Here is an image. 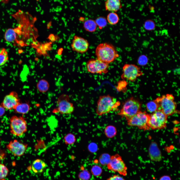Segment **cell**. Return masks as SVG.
<instances>
[{
  "mask_svg": "<svg viewBox=\"0 0 180 180\" xmlns=\"http://www.w3.org/2000/svg\"><path fill=\"white\" fill-rule=\"evenodd\" d=\"M95 53L96 58L108 64L119 56L115 47L107 43L99 44L96 48Z\"/></svg>",
  "mask_w": 180,
  "mask_h": 180,
  "instance_id": "cell-1",
  "label": "cell"
},
{
  "mask_svg": "<svg viewBox=\"0 0 180 180\" xmlns=\"http://www.w3.org/2000/svg\"><path fill=\"white\" fill-rule=\"evenodd\" d=\"M120 103L114 97L109 95L100 96L97 102L96 114L100 116L116 111Z\"/></svg>",
  "mask_w": 180,
  "mask_h": 180,
  "instance_id": "cell-2",
  "label": "cell"
},
{
  "mask_svg": "<svg viewBox=\"0 0 180 180\" xmlns=\"http://www.w3.org/2000/svg\"><path fill=\"white\" fill-rule=\"evenodd\" d=\"M155 100L158 105V110H161L168 116L178 112L176 109V104L172 94L164 95L157 98Z\"/></svg>",
  "mask_w": 180,
  "mask_h": 180,
  "instance_id": "cell-3",
  "label": "cell"
},
{
  "mask_svg": "<svg viewBox=\"0 0 180 180\" xmlns=\"http://www.w3.org/2000/svg\"><path fill=\"white\" fill-rule=\"evenodd\" d=\"M140 102L135 99L131 98L124 102L118 114L124 117L127 120L140 111Z\"/></svg>",
  "mask_w": 180,
  "mask_h": 180,
  "instance_id": "cell-4",
  "label": "cell"
},
{
  "mask_svg": "<svg viewBox=\"0 0 180 180\" xmlns=\"http://www.w3.org/2000/svg\"><path fill=\"white\" fill-rule=\"evenodd\" d=\"M10 133L17 136H22L27 130L26 121L23 116H12L10 119Z\"/></svg>",
  "mask_w": 180,
  "mask_h": 180,
  "instance_id": "cell-5",
  "label": "cell"
},
{
  "mask_svg": "<svg viewBox=\"0 0 180 180\" xmlns=\"http://www.w3.org/2000/svg\"><path fill=\"white\" fill-rule=\"evenodd\" d=\"M168 117L162 112L158 110L150 114L148 123L150 128L159 130L166 128Z\"/></svg>",
  "mask_w": 180,
  "mask_h": 180,
  "instance_id": "cell-6",
  "label": "cell"
},
{
  "mask_svg": "<svg viewBox=\"0 0 180 180\" xmlns=\"http://www.w3.org/2000/svg\"><path fill=\"white\" fill-rule=\"evenodd\" d=\"M150 116V114L146 112L140 111L127 120V124L129 126H136L144 130H149L148 123Z\"/></svg>",
  "mask_w": 180,
  "mask_h": 180,
  "instance_id": "cell-7",
  "label": "cell"
},
{
  "mask_svg": "<svg viewBox=\"0 0 180 180\" xmlns=\"http://www.w3.org/2000/svg\"><path fill=\"white\" fill-rule=\"evenodd\" d=\"M107 166L108 168L112 171L124 176L127 174V168L121 157L118 154L110 157V162Z\"/></svg>",
  "mask_w": 180,
  "mask_h": 180,
  "instance_id": "cell-8",
  "label": "cell"
},
{
  "mask_svg": "<svg viewBox=\"0 0 180 180\" xmlns=\"http://www.w3.org/2000/svg\"><path fill=\"white\" fill-rule=\"evenodd\" d=\"M69 96L65 94L61 95L57 101V107L53 110L54 113L62 114H69L74 111L73 104L70 101Z\"/></svg>",
  "mask_w": 180,
  "mask_h": 180,
  "instance_id": "cell-9",
  "label": "cell"
},
{
  "mask_svg": "<svg viewBox=\"0 0 180 180\" xmlns=\"http://www.w3.org/2000/svg\"><path fill=\"white\" fill-rule=\"evenodd\" d=\"M88 72L92 74H101L108 72V64L97 59H91L88 60L86 64Z\"/></svg>",
  "mask_w": 180,
  "mask_h": 180,
  "instance_id": "cell-10",
  "label": "cell"
},
{
  "mask_svg": "<svg viewBox=\"0 0 180 180\" xmlns=\"http://www.w3.org/2000/svg\"><path fill=\"white\" fill-rule=\"evenodd\" d=\"M122 69V78L131 82L135 81L138 77L143 74L140 68L134 64H126Z\"/></svg>",
  "mask_w": 180,
  "mask_h": 180,
  "instance_id": "cell-11",
  "label": "cell"
},
{
  "mask_svg": "<svg viewBox=\"0 0 180 180\" xmlns=\"http://www.w3.org/2000/svg\"><path fill=\"white\" fill-rule=\"evenodd\" d=\"M28 146L27 144L14 140L10 141L6 145V148L14 156L20 157L24 154Z\"/></svg>",
  "mask_w": 180,
  "mask_h": 180,
  "instance_id": "cell-12",
  "label": "cell"
},
{
  "mask_svg": "<svg viewBox=\"0 0 180 180\" xmlns=\"http://www.w3.org/2000/svg\"><path fill=\"white\" fill-rule=\"evenodd\" d=\"M89 46V43L87 40L77 36H74L71 44L72 48L73 51L80 54L86 52Z\"/></svg>",
  "mask_w": 180,
  "mask_h": 180,
  "instance_id": "cell-13",
  "label": "cell"
},
{
  "mask_svg": "<svg viewBox=\"0 0 180 180\" xmlns=\"http://www.w3.org/2000/svg\"><path fill=\"white\" fill-rule=\"evenodd\" d=\"M20 102L17 93L12 91L5 96L0 105L5 109L10 110L14 109Z\"/></svg>",
  "mask_w": 180,
  "mask_h": 180,
  "instance_id": "cell-14",
  "label": "cell"
},
{
  "mask_svg": "<svg viewBox=\"0 0 180 180\" xmlns=\"http://www.w3.org/2000/svg\"><path fill=\"white\" fill-rule=\"evenodd\" d=\"M149 155L151 160L159 162L162 160V156L157 144L155 142L152 143L150 147Z\"/></svg>",
  "mask_w": 180,
  "mask_h": 180,
  "instance_id": "cell-15",
  "label": "cell"
},
{
  "mask_svg": "<svg viewBox=\"0 0 180 180\" xmlns=\"http://www.w3.org/2000/svg\"><path fill=\"white\" fill-rule=\"evenodd\" d=\"M106 10L116 12L122 7L120 0H106L105 2Z\"/></svg>",
  "mask_w": 180,
  "mask_h": 180,
  "instance_id": "cell-16",
  "label": "cell"
},
{
  "mask_svg": "<svg viewBox=\"0 0 180 180\" xmlns=\"http://www.w3.org/2000/svg\"><path fill=\"white\" fill-rule=\"evenodd\" d=\"M47 166V164L43 160L38 159L33 162L31 168L34 173L37 174L42 172Z\"/></svg>",
  "mask_w": 180,
  "mask_h": 180,
  "instance_id": "cell-17",
  "label": "cell"
},
{
  "mask_svg": "<svg viewBox=\"0 0 180 180\" xmlns=\"http://www.w3.org/2000/svg\"><path fill=\"white\" fill-rule=\"evenodd\" d=\"M52 43L46 42L39 44L36 46V52L40 55L46 56L47 54V52L51 50L52 48Z\"/></svg>",
  "mask_w": 180,
  "mask_h": 180,
  "instance_id": "cell-18",
  "label": "cell"
},
{
  "mask_svg": "<svg viewBox=\"0 0 180 180\" xmlns=\"http://www.w3.org/2000/svg\"><path fill=\"white\" fill-rule=\"evenodd\" d=\"M30 106L28 103L20 102L16 107L14 110L16 113L24 114L28 113L30 110Z\"/></svg>",
  "mask_w": 180,
  "mask_h": 180,
  "instance_id": "cell-19",
  "label": "cell"
},
{
  "mask_svg": "<svg viewBox=\"0 0 180 180\" xmlns=\"http://www.w3.org/2000/svg\"><path fill=\"white\" fill-rule=\"evenodd\" d=\"M83 26L86 31L90 32H95L97 26L95 20L91 19L86 20L84 23Z\"/></svg>",
  "mask_w": 180,
  "mask_h": 180,
  "instance_id": "cell-20",
  "label": "cell"
},
{
  "mask_svg": "<svg viewBox=\"0 0 180 180\" xmlns=\"http://www.w3.org/2000/svg\"><path fill=\"white\" fill-rule=\"evenodd\" d=\"M49 86V84L46 80L42 79L38 82L36 87L38 90L40 92L44 93L48 90Z\"/></svg>",
  "mask_w": 180,
  "mask_h": 180,
  "instance_id": "cell-21",
  "label": "cell"
},
{
  "mask_svg": "<svg viewBox=\"0 0 180 180\" xmlns=\"http://www.w3.org/2000/svg\"><path fill=\"white\" fill-rule=\"evenodd\" d=\"M8 59V54L6 50L4 48H0V66L4 64Z\"/></svg>",
  "mask_w": 180,
  "mask_h": 180,
  "instance_id": "cell-22",
  "label": "cell"
},
{
  "mask_svg": "<svg viewBox=\"0 0 180 180\" xmlns=\"http://www.w3.org/2000/svg\"><path fill=\"white\" fill-rule=\"evenodd\" d=\"M107 20L110 24L114 25L118 22L119 17L118 14L115 12H112L108 14L107 17Z\"/></svg>",
  "mask_w": 180,
  "mask_h": 180,
  "instance_id": "cell-23",
  "label": "cell"
},
{
  "mask_svg": "<svg viewBox=\"0 0 180 180\" xmlns=\"http://www.w3.org/2000/svg\"><path fill=\"white\" fill-rule=\"evenodd\" d=\"M106 136L108 138H112L116 134V128L112 126H107L104 131Z\"/></svg>",
  "mask_w": 180,
  "mask_h": 180,
  "instance_id": "cell-24",
  "label": "cell"
},
{
  "mask_svg": "<svg viewBox=\"0 0 180 180\" xmlns=\"http://www.w3.org/2000/svg\"><path fill=\"white\" fill-rule=\"evenodd\" d=\"M146 109L148 111L153 113L158 110V104L154 100L147 103L146 104Z\"/></svg>",
  "mask_w": 180,
  "mask_h": 180,
  "instance_id": "cell-25",
  "label": "cell"
},
{
  "mask_svg": "<svg viewBox=\"0 0 180 180\" xmlns=\"http://www.w3.org/2000/svg\"><path fill=\"white\" fill-rule=\"evenodd\" d=\"M64 139L65 144L68 145L73 144L75 142L76 140L75 136L71 133L66 134L64 136Z\"/></svg>",
  "mask_w": 180,
  "mask_h": 180,
  "instance_id": "cell-26",
  "label": "cell"
},
{
  "mask_svg": "<svg viewBox=\"0 0 180 180\" xmlns=\"http://www.w3.org/2000/svg\"><path fill=\"white\" fill-rule=\"evenodd\" d=\"M95 22L100 29H102L106 26L107 24V20L103 16H100L97 18L95 20Z\"/></svg>",
  "mask_w": 180,
  "mask_h": 180,
  "instance_id": "cell-27",
  "label": "cell"
},
{
  "mask_svg": "<svg viewBox=\"0 0 180 180\" xmlns=\"http://www.w3.org/2000/svg\"><path fill=\"white\" fill-rule=\"evenodd\" d=\"M9 170L4 164L0 163V180L3 179L8 175Z\"/></svg>",
  "mask_w": 180,
  "mask_h": 180,
  "instance_id": "cell-28",
  "label": "cell"
},
{
  "mask_svg": "<svg viewBox=\"0 0 180 180\" xmlns=\"http://www.w3.org/2000/svg\"><path fill=\"white\" fill-rule=\"evenodd\" d=\"M155 24L154 21L150 20H146L144 22V27L145 29L148 30H152L155 28Z\"/></svg>",
  "mask_w": 180,
  "mask_h": 180,
  "instance_id": "cell-29",
  "label": "cell"
},
{
  "mask_svg": "<svg viewBox=\"0 0 180 180\" xmlns=\"http://www.w3.org/2000/svg\"><path fill=\"white\" fill-rule=\"evenodd\" d=\"M110 156L108 154H102L100 158V162L102 165H107L110 162Z\"/></svg>",
  "mask_w": 180,
  "mask_h": 180,
  "instance_id": "cell-30",
  "label": "cell"
},
{
  "mask_svg": "<svg viewBox=\"0 0 180 180\" xmlns=\"http://www.w3.org/2000/svg\"><path fill=\"white\" fill-rule=\"evenodd\" d=\"M92 174L94 176H98L101 174L102 170L99 166L95 165L93 166L91 170Z\"/></svg>",
  "mask_w": 180,
  "mask_h": 180,
  "instance_id": "cell-31",
  "label": "cell"
},
{
  "mask_svg": "<svg viewBox=\"0 0 180 180\" xmlns=\"http://www.w3.org/2000/svg\"><path fill=\"white\" fill-rule=\"evenodd\" d=\"M90 176V173L86 170L80 172L78 175V178L80 180H88Z\"/></svg>",
  "mask_w": 180,
  "mask_h": 180,
  "instance_id": "cell-32",
  "label": "cell"
},
{
  "mask_svg": "<svg viewBox=\"0 0 180 180\" xmlns=\"http://www.w3.org/2000/svg\"><path fill=\"white\" fill-rule=\"evenodd\" d=\"M148 58L147 57L144 55H142L140 56L138 60V64L141 66H144L148 62Z\"/></svg>",
  "mask_w": 180,
  "mask_h": 180,
  "instance_id": "cell-33",
  "label": "cell"
},
{
  "mask_svg": "<svg viewBox=\"0 0 180 180\" xmlns=\"http://www.w3.org/2000/svg\"><path fill=\"white\" fill-rule=\"evenodd\" d=\"M107 180H125L120 176L114 175L108 178Z\"/></svg>",
  "mask_w": 180,
  "mask_h": 180,
  "instance_id": "cell-34",
  "label": "cell"
},
{
  "mask_svg": "<svg viewBox=\"0 0 180 180\" xmlns=\"http://www.w3.org/2000/svg\"><path fill=\"white\" fill-rule=\"evenodd\" d=\"M48 38L52 42H54L58 39V36H56L53 34H51L49 35Z\"/></svg>",
  "mask_w": 180,
  "mask_h": 180,
  "instance_id": "cell-35",
  "label": "cell"
},
{
  "mask_svg": "<svg viewBox=\"0 0 180 180\" xmlns=\"http://www.w3.org/2000/svg\"><path fill=\"white\" fill-rule=\"evenodd\" d=\"M159 180H172L170 177L168 175H164L161 176Z\"/></svg>",
  "mask_w": 180,
  "mask_h": 180,
  "instance_id": "cell-36",
  "label": "cell"
},
{
  "mask_svg": "<svg viewBox=\"0 0 180 180\" xmlns=\"http://www.w3.org/2000/svg\"><path fill=\"white\" fill-rule=\"evenodd\" d=\"M5 112V109L1 105H0V117L2 116Z\"/></svg>",
  "mask_w": 180,
  "mask_h": 180,
  "instance_id": "cell-37",
  "label": "cell"
},
{
  "mask_svg": "<svg viewBox=\"0 0 180 180\" xmlns=\"http://www.w3.org/2000/svg\"><path fill=\"white\" fill-rule=\"evenodd\" d=\"M6 154L2 150L0 149V160H1L4 158L5 157Z\"/></svg>",
  "mask_w": 180,
  "mask_h": 180,
  "instance_id": "cell-38",
  "label": "cell"
},
{
  "mask_svg": "<svg viewBox=\"0 0 180 180\" xmlns=\"http://www.w3.org/2000/svg\"><path fill=\"white\" fill-rule=\"evenodd\" d=\"M10 0H0V2L4 4H8Z\"/></svg>",
  "mask_w": 180,
  "mask_h": 180,
  "instance_id": "cell-39",
  "label": "cell"
}]
</instances>
